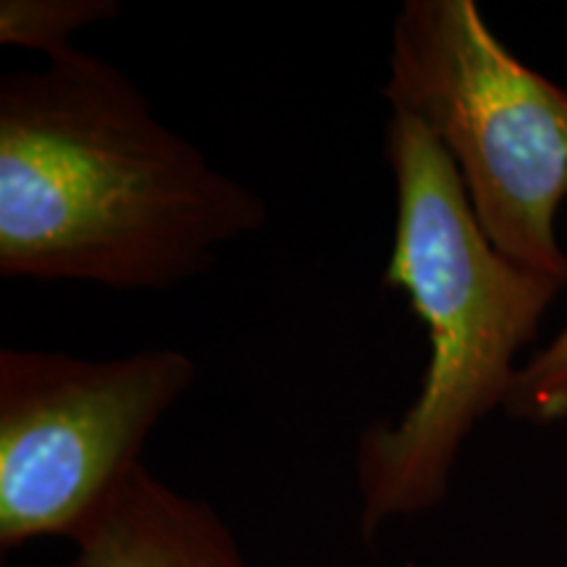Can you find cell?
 <instances>
[{
  "label": "cell",
  "mask_w": 567,
  "mask_h": 567,
  "mask_svg": "<svg viewBox=\"0 0 567 567\" xmlns=\"http://www.w3.org/2000/svg\"><path fill=\"white\" fill-rule=\"evenodd\" d=\"M268 224L255 189L155 116L116 63L71 48L0 80V274L163 292Z\"/></svg>",
  "instance_id": "6da1fadb"
},
{
  "label": "cell",
  "mask_w": 567,
  "mask_h": 567,
  "mask_svg": "<svg viewBox=\"0 0 567 567\" xmlns=\"http://www.w3.org/2000/svg\"><path fill=\"white\" fill-rule=\"evenodd\" d=\"M384 155L396 189L384 287L405 292L423 321L429 363L405 413L371 423L354 446L365 542L442 505L465 442L505 410L517 354L567 289L488 243L457 166L417 118L389 116Z\"/></svg>",
  "instance_id": "7a4b0ae2"
},
{
  "label": "cell",
  "mask_w": 567,
  "mask_h": 567,
  "mask_svg": "<svg viewBox=\"0 0 567 567\" xmlns=\"http://www.w3.org/2000/svg\"><path fill=\"white\" fill-rule=\"evenodd\" d=\"M381 95L439 140L488 243L567 287L557 237L567 203V87L517 59L476 0H408L394 17Z\"/></svg>",
  "instance_id": "3957f363"
},
{
  "label": "cell",
  "mask_w": 567,
  "mask_h": 567,
  "mask_svg": "<svg viewBox=\"0 0 567 567\" xmlns=\"http://www.w3.org/2000/svg\"><path fill=\"white\" fill-rule=\"evenodd\" d=\"M197 379L176 347L111 360L0 350V549L69 538L142 465L158 423Z\"/></svg>",
  "instance_id": "277c9868"
},
{
  "label": "cell",
  "mask_w": 567,
  "mask_h": 567,
  "mask_svg": "<svg viewBox=\"0 0 567 567\" xmlns=\"http://www.w3.org/2000/svg\"><path fill=\"white\" fill-rule=\"evenodd\" d=\"M69 567H250L221 515L140 465L74 538Z\"/></svg>",
  "instance_id": "5b68a950"
},
{
  "label": "cell",
  "mask_w": 567,
  "mask_h": 567,
  "mask_svg": "<svg viewBox=\"0 0 567 567\" xmlns=\"http://www.w3.org/2000/svg\"><path fill=\"white\" fill-rule=\"evenodd\" d=\"M118 9V0H3L0 42L53 59L74 48L76 32L116 19Z\"/></svg>",
  "instance_id": "8992f818"
},
{
  "label": "cell",
  "mask_w": 567,
  "mask_h": 567,
  "mask_svg": "<svg viewBox=\"0 0 567 567\" xmlns=\"http://www.w3.org/2000/svg\"><path fill=\"white\" fill-rule=\"evenodd\" d=\"M507 415L534 425H551L567 417V323L547 347L517 371Z\"/></svg>",
  "instance_id": "52a82bcc"
}]
</instances>
